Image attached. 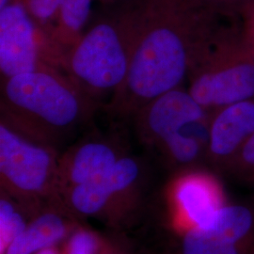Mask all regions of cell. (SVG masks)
Wrapping results in <instances>:
<instances>
[{"label":"cell","mask_w":254,"mask_h":254,"mask_svg":"<svg viewBox=\"0 0 254 254\" xmlns=\"http://www.w3.org/2000/svg\"><path fill=\"white\" fill-rule=\"evenodd\" d=\"M199 0H140V25L127 78L103 107L110 118L138 109L188 79L194 54L218 25Z\"/></svg>","instance_id":"6da1fadb"},{"label":"cell","mask_w":254,"mask_h":254,"mask_svg":"<svg viewBox=\"0 0 254 254\" xmlns=\"http://www.w3.org/2000/svg\"><path fill=\"white\" fill-rule=\"evenodd\" d=\"M99 109L61 71L38 70L1 79L0 120L59 151L91 124Z\"/></svg>","instance_id":"7a4b0ae2"},{"label":"cell","mask_w":254,"mask_h":254,"mask_svg":"<svg viewBox=\"0 0 254 254\" xmlns=\"http://www.w3.org/2000/svg\"><path fill=\"white\" fill-rule=\"evenodd\" d=\"M69 49L65 73L102 107L127 78L140 25V0H126Z\"/></svg>","instance_id":"3957f363"},{"label":"cell","mask_w":254,"mask_h":254,"mask_svg":"<svg viewBox=\"0 0 254 254\" xmlns=\"http://www.w3.org/2000/svg\"><path fill=\"white\" fill-rule=\"evenodd\" d=\"M211 115L182 86L150 101L132 119L138 141L174 173L206 163Z\"/></svg>","instance_id":"277c9868"},{"label":"cell","mask_w":254,"mask_h":254,"mask_svg":"<svg viewBox=\"0 0 254 254\" xmlns=\"http://www.w3.org/2000/svg\"><path fill=\"white\" fill-rule=\"evenodd\" d=\"M188 90L211 111L254 99V53L241 28L217 25L198 46Z\"/></svg>","instance_id":"5b68a950"},{"label":"cell","mask_w":254,"mask_h":254,"mask_svg":"<svg viewBox=\"0 0 254 254\" xmlns=\"http://www.w3.org/2000/svg\"><path fill=\"white\" fill-rule=\"evenodd\" d=\"M148 180L144 160L127 154L104 176L73 187L61 197L78 218H95L112 232H123L144 209Z\"/></svg>","instance_id":"8992f818"},{"label":"cell","mask_w":254,"mask_h":254,"mask_svg":"<svg viewBox=\"0 0 254 254\" xmlns=\"http://www.w3.org/2000/svg\"><path fill=\"white\" fill-rule=\"evenodd\" d=\"M60 154L0 120V190L37 205L62 198L58 190Z\"/></svg>","instance_id":"52a82bcc"},{"label":"cell","mask_w":254,"mask_h":254,"mask_svg":"<svg viewBox=\"0 0 254 254\" xmlns=\"http://www.w3.org/2000/svg\"><path fill=\"white\" fill-rule=\"evenodd\" d=\"M67 54L19 1L0 9L1 79L38 70L65 73Z\"/></svg>","instance_id":"ba28073f"},{"label":"cell","mask_w":254,"mask_h":254,"mask_svg":"<svg viewBox=\"0 0 254 254\" xmlns=\"http://www.w3.org/2000/svg\"><path fill=\"white\" fill-rule=\"evenodd\" d=\"M217 173L203 165L173 173L166 187V197L180 234L193 228L209 227L229 202Z\"/></svg>","instance_id":"9c48e42d"},{"label":"cell","mask_w":254,"mask_h":254,"mask_svg":"<svg viewBox=\"0 0 254 254\" xmlns=\"http://www.w3.org/2000/svg\"><path fill=\"white\" fill-rule=\"evenodd\" d=\"M179 235L181 254H254V202H228L209 227Z\"/></svg>","instance_id":"30bf717a"},{"label":"cell","mask_w":254,"mask_h":254,"mask_svg":"<svg viewBox=\"0 0 254 254\" xmlns=\"http://www.w3.org/2000/svg\"><path fill=\"white\" fill-rule=\"evenodd\" d=\"M128 154L120 131H93L60 154L58 190L60 196L73 187L94 181L110 172Z\"/></svg>","instance_id":"8fae6325"},{"label":"cell","mask_w":254,"mask_h":254,"mask_svg":"<svg viewBox=\"0 0 254 254\" xmlns=\"http://www.w3.org/2000/svg\"><path fill=\"white\" fill-rule=\"evenodd\" d=\"M254 134V99L213 110L209 128L206 164L223 173L228 164Z\"/></svg>","instance_id":"7c38bea8"},{"label":"cell","mask_w":254,"mask_h":254,"mask_svg":"<svg viewBox=\"0 0 254 254\" xmlns=\"http://www.w3.org/2000/svg\"><path fill=\"white\" fill-rule=\"evenodd\" d=\"M83 219L66 206L62 198L50 200L31 219L5 254H37L61 246Z\"/></svg>","instance_id":"4fadbf2b"},{"label":"cell","mask_w":254,"mask_h":254,"mask_svg":"<svg viewBox=\"0 0 254 254\" xmlns=\"http://www.w3.org/2000/svg\"><path fill=\"white\" fill-rule=\"evenodd\" d=\"M45 204L26 203L0 190V254H5Z\"/></svg>","instance_id":"5bb4252c"},{"label":"cell","mask_w":254,"mask_h":254,"mask_svg":"<svg viewBox=\"0 0 254 254\" xmlns=\"http://www.w3.org/2000/svg\"><path fill=\"white\" fill-rule=\"evenodd\" d=\"M93 0H64L55 27V40L69 51L86 32Z\"/></svg>","instance_id":"9a60e30c"},{"label":"cell","mask_w":254,"mask_h":254,"mask_svg":"<svg viewBox=\"0 0 254 254\" xmlns=\"http://www.w3.org/2000/svg\"><path fill=\"white\" fill-rule=\"evenodd\" d=\"M105 235L81 222L61 245V254H100Z\"/></svg>","instance_id":"2e32d148"},{"label":"cell","mask_w":254,"mask_h":254,"mask_svg":"<svg viewBox=\"0 0 254 254\" xmlns=\"http://www.w3.org/2000/svg\"><path fill=\"white\" fill-rule=\"evenodd\" d=\"M37 24L53 37L64 0H18ZM54 38V37H53Z\"/></svg>","instance_id":"e0dca14e"},{"label":"cell","mask_w":254,"mask_h":254,"mask_svg":"<svg viewBox=\"0 0 254 254\" xmlns=\"http://www.w3.org/2000/svg\"><path fill=\"white\" fill-rule=\"evenodd\" d=\"M223 173L254 188V134L228 164Z\"/></svg>","instance_id":"ac0fdd59"},{"label":"cell","mask_w":254,"mask_h":254,"mask_svg":"<svg viewBox=\"0 0 254 254\" xmlns=\"http://www.w3.org/2000/svg\"><path fill=\"white\" fill-rule=\"evenodd\" d=\"M100 254H137L129 240L119 232L105 235V242Z\"/></svg>","instance_id":"d6986e66"},{"label":"cell","mask_w":254,"mask_h":254,"mask_svg":"<svg viewBox=\"0 0 254 254\" xmlns=\"http://www.w3.org/2000/svg\"><path fill=\"white\" fill-rule=\"evenodd\" d=\"M206 8L218 15L240 13L251 0H199Z\"/></svg>","instance_id":"ffe728a7"},{"label":"cell","mask_w":254,"mask_h":254,"mask_svg":"<svg viewBox=\"0 0 254 254\" xmlns=\"http://www.w3.org/2000/svg\"><path fill=\"white\" fill-rule=\"evenodd\" d=\"M242 16L241 30L254 53V0H251L240 12Z\"/></svg>","instance_id":"44dd1931"},{"label":"cell","mask_w":254,"mask_h":254,"mask_svg":"<svg viewBox=\"0 0 254 254\" xmlns=\"http://www.w3.org/2000/svg\"><path fill=\"white\" fill-rule=\"evenodd\" d=\"M37 254H61V246L47 248L46 250H43Z\"/></svg>","instance_id":"7402d4cb"},{"label":"cell","mask_w":254,"mask_h":254,"mask_svg":"<svg viewBox=\"0 0 254 254\" xmlns=\"http://www.w3.org/2000/svg\"><path fill=\"white\" fill-rule=\"evenodd\" d=\"M18 0H0V9H4Z\"/></svg>","instance_id":"603a6c76"},{"label":"cell","mask_w":254,"mask_h":254,"mask_svg":"<svg viewBox=\"0 0 254 254\" xmlns=\"http://www.w3.org/2000/svg\"><path fill=\"white\" fill-rule=\"evenodd\" d=\"M123 1L126 0H109V5H113V4H117V3H121Z\"/></svg>","instance_id":"cb8c5ba5"},{"label":"cell","mask_w":254,"mask_h":254,"mask_svg":"<svg viewBox=\"0 0 254 254\" xmlns=\"http://www.w3.org/2000/svg\"><path fill=\"white\" fill-rule=\"evenodd\" d=\"M98 1L104 5H109V0H98Z\"/></svg>","instance_id":"d4e9b609"}]
</instances>
